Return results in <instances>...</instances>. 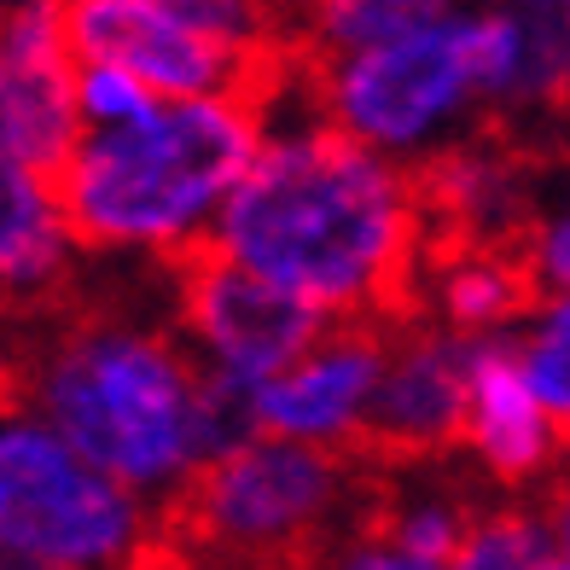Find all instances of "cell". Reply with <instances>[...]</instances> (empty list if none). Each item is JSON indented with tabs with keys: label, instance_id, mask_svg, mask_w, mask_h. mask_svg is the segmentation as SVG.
<instances>
[{
	"label": "cell",
	"instance_id": "cell-1",
	"mask_svg": "<svg viewBox=\"0 0 570 570\" xmlns=\"http://www.w3.org/2000/svg\"><path fill=\"white\" fill-rule=\"evenodd\" d=\"M216 239L250 274L338 321H431L425 222L407 164L379 158L344 128L308 122L268 140L216 210Z\"/></svg>",
	"mask_w": 570,
	"mask_h": 570
},
{
	"label": "cell",
	"instance_id": "cell-2",
	"mask_svg": "<svg viewBox=\"0 0 570 570\" xmlns=\"http://www.w3.org/2000/svg\"><path fill=\"white\" fill-rule=\"evenodd\" d=\"M0 373L18 402L135 495L204 465V396L216 361L158 326L135 297L76 292L0 315Z\"/></svg>",
	"mask_w": 570,
	"mask_h": 570
},
{
	"label": "cell",
	"instance_id": "cell-3",
	"mask_svg": "<svg viewBox=\"0 0 570 570\" xmlns=\"http://www.w3.org/2000/svg\"><path fill=\"white\" fill-rule=\"evenodd\" d=\"M268 146V117L245 99H169L128 128H94L53 180L76 250L158 256L204 233Z\"/></svg>",
	"mask_w": 570,
	"mask_h": 570
},
{
	"label": "cell",
	"instance_id": "cell-4",
	"mask_svg": "<svg viewBox=\"0 0 570 570\" xmlns=\"http://www.w3.org/2000/svg\"><path fill=\"white\" fill-rule=\"evenodd\" d=\"M308 117L361 146H413L465 99L495 106L512 76V30L501 12L431 18L367 53H308Z\"/></svg>",
	"mask_w": 570,
	"mask_h": 570
},
{
	"label": "cell",
	"instance_id": "cell-5",
	"mask_svg": "<svg viewBox=\"0 0 570 570\" xmlns=\"http://www.w3.org/2000/svg\"><path fill=\"white\" fill-rule=\"evenodd\" d=\"M151 512L18 402L0 373V570H135Z\"/></svg>",
	"mask_w": 570,
	"mask_h": 570
},
{
	"label": "cell",
	"instance_id": "cell-6",
	"mask_svg": "<svg viewBox=\"0 0 570 570\" xmlns=\"http://www.w3.org/2000/svg\"><path fill=\"white\" fill-rule=\"evenodd\" d=\"M151 268L169 285L180 332H187L216 367L239 373L250 384L297 367V361L321 344V332L332 326V315L297 303L292 292L268 285L263 274H250L210 227L158 250Z\"/></svg>",
	"mask_w": 570,
	"mask_h": 570
},
{
	"label": "cell",
	"instance_id": "cell-7",
	"mask_svg": "<svg viewBox=\"0 0 570 570\" xmlns=\"http://www.w3.org/2000/svg\"><path fill=\"white\" fill-rule=\"evenodd\" d=\"M465 413H472V338L420 321L391 338L373 396L361 402L332 454L373 478L431 472L465 449Z\"/></svg>",
	"mask_w": 570,
	"mask_h": 570
},
{
	"label": "cell",
	"instance_id": "cell-8",
	"mask_svg": "<svg viewBox=\"0 0 570 570\" xmlns=\"http://www.w3.org/2000/svg\"><path fill=\"white\" fill-rule=\"evenodd\" d=\"M82 135L65 0H0V140L59 180Z\"/></svg>",
	"mask_w": 570,
	"mask_h": 570
},
{
	"label": "cell",
	"instance_id": "cell-9",
	"mask_svg": "<svg viewBox=\"0 0 570 570\" xmlns=\"http://www.w3.org/2000/svg\"><path fill=\"white\" fill-rule=\"evenodd\" d=\"M420 326V321H413ZM402 326H373V321H338L321 332L297 367L256 384V436H279V443H321L332 449L373 396L384 373V355Z\"/></svg>",
	"mask_w": 570,
	"mask_h": 570
},
{
	"label": "cell",
	"instance_id": "cell-10",
	"mask_svg": "<svg viewBox=\"0 0 570 570\" xmlns=\"http://www.w3.org/2000/svg\"><path fill=\"white\" fill-rule=\"evenodd\" d=\"M465 449H472L478 472L507 489V495H530L559 472V449L548 431L518 338H472V413H465Z\"/></svg>",
	"mask_w": 570,
	"mask_h": 570
},
{
	"label": "cell",
	"instance_id": "cell-11",
	"mask_svg": "<svg viewBox=\"0 0 570 570\" xmlns=\"http://www.w3.org/2000/svg\"><path fill=\"white\" fill-rule=\"evenodd\" d=\"M70 233L53 180L0 140V315L36 308L70 285Z\"/></svg>",
	"mask_w": 570,
	"mask_h": 570
},
{
	"label": "cell",
	"instance_id": "cell-12",
	"mask_svg": "<svg viewBox=\"0 0 570 570\" xmlns=\"http://www.w3.org/2000/svg\"><path fill=\"white\" fill-rule=\"evenodd\" d=\"M512 76L489 111L548 135V122L570 117V0H507Z\"/></svg>",
	"mask_w": 570,
	"mask_h": 570
},
{
	"label": "cell",
	"instance_id": "cell-13",
	"mask_svg": "<svg viewBox=\"0 0 570 570\" xmlns=\"http://www.w3.org/2000/svg\"><path fill=\"white\" fill-rule=\"evenodd\" d=\"M431 18H443L436 0H297V36L321 59L367 53Z\"/></svg>",
	"mask_w": 570,
	"mask_h": 570
},
{
	"label": "cell",
	"instance_id": "cell-14",
	"mask_svg": "<svg viewBox=\"0 0 570 570\" xmlns=\"http://www.w3.org/2000/svg\"><path fill=\"white\" fill-rule=\"evenodd\" d=\"M559 559V541L548 530V518L530 495L518 501H489L472 535L460 541V553L449 570H548Z\"/></svg>",
	"mask_w": 570,
	"mask_h": 570
},
{
	"label": "cell",
	"instance_id": "cell-15",
	"mask_svg": "<svg viewBox=\"0 0 570 570\" xmlns=\"http://www.w3.org/2000/svg\"><path fill=\"white\" fill-rule=\"evenodd\" d=\"M146 7L227 47H303L297 0H146Z\"/></svg>",
	"mask_w": 570,
	"mask_h": 570
},
{
	"label": "cell",
	"instance_id": "cell-16",
	"mask_svg": "<svg viewBox=\"0 0 570 570\" xmlns=\"http://www.w3.org/2000/svg\"><path fill=\"white\" fill-rule=\"evenodd\" d=\"M518 355H524V379H530L541 413H548L559 465L570 472V297L541 315L535 338L518 344Z\"/></svg>",
	"mask_w": 570,
	"mask_h": 570
},
{
	"label": "cell",
	"instance_id": "cell-17",
	"mask_svg": "<svg viewBox=\"0 0 570 570\" xmlns=\"http://www.w3.org/2000/svg\"><path fill=\"white\" fill-rule=\"evenodd\" d=\"M164 99H151L135 76H122L111 65H76V111H82V128H128L151 117Z\"/></svg>",
	"mask_w": 570,
	"mask_h": 570
},
{
	"label": "cell",
	"instance_id": "cell-18",
	"mask_svg": "<svg viewBox=\"0 0 570 570\" xmlns=\"http://www.w3.org/2000/svg\"><path fill=\"white\" fill-rule=\"evenodd\" d=\"M541 268H548L553 297H570V210L559 222H548V239H541Z\"/></svg>",
	"mask_w": 570,
	"mask_h": 570
},
{
	"label": "cell",
	"instance_id": "cell-19",
	"mask_svg": "<svg viewBox=\"0 0 570 570\" xmlns=\"http://www.w3.org/2000/svg\"><path fill=\"white\" fill-rule=\"evenodd\" d=\"M548 570H570V559H564V553H559V559H548Z\"/></svg>",
	"mask_w": 570,
	"mask_h": 570
}]
</instances>
